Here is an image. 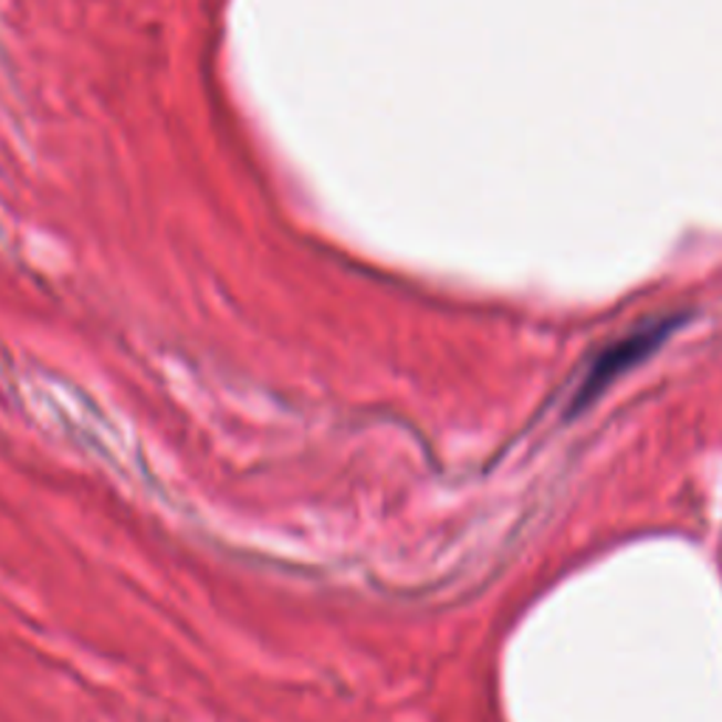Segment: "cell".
Here are the masks:
<instances>
[{"mask_svg":"<svg viewBox=\"0 0 722 722\" xmlns=\"http://www.w3.org/2000/svg\"><path fill=\"white\" fill-rule=\"evenodd\" d=\"M683 322V316H663V320H649L647 325L635 327L632 333L621 336L618 342L601 350L596 356V362L587 370L585 381L576 390V398H573L571 415H576L578 409H585L587 404L596 401L604 390H607L609 384L616 381L621 373L632 370L643 362V358L652 356L660 345H663L669 336H672L674 327Z\"/></svg>","mask_w":722,"mask_h":722,"instance_id":"1","label":"cell"}]
</instances>
